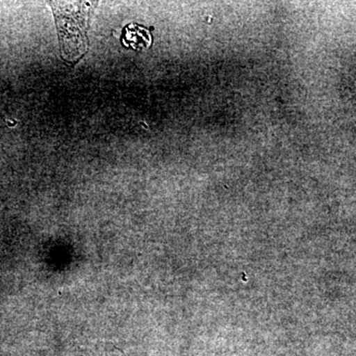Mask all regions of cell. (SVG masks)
<instances>
[{"instance_id": "2", "label": "cell", "mask_w": 356, "mask_h": 356, "mask_svg": "<svg viewBox=\"0 0 356 356\" xmlns=\"http://www.w3.org/2000/svg\"><path fill=\"white\" fill-rule=\"evenodd\" d=\"M122 43L134 50H143L152 44L151 31L147 28L132 23L124 27L122 32Z\"/></svg>"}, {"instance_id": "1", "label": "cell", "mask_w": 356, "mask_h": 356, "mask_svg": "<svg viewBox=\"0 0 356 356\" xmlns=\"http://www.w3.org/2000/svg\"><path fill=\"white\" fill-rule=\"evenodd\" d=\"M57 22L62 57L74 63L88 51V31L96 2H49Z\"/></svg>"}]
</instances>
